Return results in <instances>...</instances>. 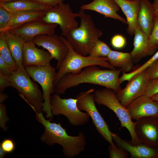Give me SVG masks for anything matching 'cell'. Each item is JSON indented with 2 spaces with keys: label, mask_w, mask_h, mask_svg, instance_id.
<instances>
[{
  "label": "cell",
  "mask_w": 158,
  "mask_h": 158,
  "mask_svg": "<svg viewBox=\"0 0 158 158\" xmlns=\"http://www.w3.org/2000/svg\"><path fill=\"white\" fill-rule=\"evenodd\" d=\"M122 71L121 68L102 70L97 65L89 66L78 73L64 75L55 85L54 92L63 94L69 88L87 83L104 86L117 93L121 90L119 76Z\"/></svg>",
  "instance_id": "6da1fadb"
},
{
  "label": "cell",
  "mask_w": 158,
  "mask_h": 158,
  "mask_svg": "<svg viewBox=\"0 0 158 158\" xmlns=\"http://www.w3.org/2000/svg\"><path fill=\"white\" fill-rule=\"evenodd\" d=\"M35 113L36 119L45 129L40 138L42 142L49 146L56 143L61 145L64 156L68 158H74L85 150L86 138L83 133L80 132L76 136L69 135L60 122H51L45 119L42 112Z\"/></svg>",
  "instance_id": "7a4b0ae2"
},
{
  "label": "cell",
  "mask_w": 158,
  "mask_h": 158,
  "mask_svg": "<svg viewBox=\"0 0 158 158\" xmlns=\"http://www.w3.org/2000/svg\"><path fill=\"white\" fill-rule=\"evenodd\" d=\"M78 13L80 19L79 26L71 31L65 37L75 51L87 56L102 32L95 26L91 15L81 9Z\"/></svg>",
  "instance_id": "3957f363"
},
{
  "label": "cell",
  "mask_w": 158,
  "mask_h": 158,
  "mask_svg": "<svg viewBox=\"0 0 158 158\" xmlns=\"http://www.w3.org/2000/svg\"><path fill=\"white\" fill-rule=\"evenodd\" d=\"M60 36L67 46L68 51L66 57L61 61L58 67V71L54 80V85L65 75L70 73H78L83 68L89 66L98 65L108 69H115L110 64L107 57L95 58L81 55L74 50L66 38L62 36Z\"/></svg>",
  "instance_id": "277c9868"
},
{
  "label": "cell",
  "mask_w": 158,
  "mask_h": 158,
  "mask_svg": "<svg viewBox=\"0 0 158 158\" xmlns=\"http://www.w3.org/2000/svg\"><path fill=\"white\" fill-rule=\"evenodd\" d=\"M11 87L20 93V95L35 112H43L44 101L42 93L37 84L33 82L25 67L18 68L10 77H6Z\"/></svg>",
  "instance_id": "5b68a950"
},
{
  "label": "cell",
  "mask_w": 158,
  "mask_h": 158,
  "mask_svg": "<svg viewBox=\"0 0 158 158\" xmlns=\"http://www.w3.org/2000/svg\"><path fill=\"white\" fill-rule=\"evenodd\" d=\"M95 102L99 105L106 106L113 111L120 120L121 126L126 128L129 132L131 140L128 141L131 144L136 145L142 143L137 137L135 131L136 122L132 121L126 107L122 105L112 90L106 88L94 92Z\"/></svg>",
  "instance_id": "8992f818"
},
{
  "label": "cell",
  "mask_w": 158,
  "mask_h": 158,
  "mask_svg": "<svg viewBox=\"0 0 158 158\" xmlns=\"http://www.w3.org/2000/svg\"><path fill=\"white\" fill-rule=\"evenodd\" d=\"M25 68L34 80L41 85L42 90L44 101L43 111L47 118L53 119L51 108V95L54 92V80L56 74L55 68L51 65L47 66H26Z\"/></svg>",
  "instance_id": "52a82bcc"
},
{
  "label": "cell",
  "mask_w": 158,
  "mask_h": 158,
  "mask_svg": "<svg viewBox=\"0 0 158 158\" xmlns=\"http://www.w3.org/2000/svg\"><path fill=\"white\" fill-rule=\"evenodd\" d=\"M94 89L80 92L76 98L79 109L84 111L91 118L92 123L99 133L110 144L115 145L112 137V132L103 117L99 112L95 104Z\"/></svg>",
  "instance_id": "ba28073f"
},
{
  "label": "cell",
  "mask_w": 158,
  "mask_h": 158,
  "mask_svg": "<svg viewBox=\"0 0 158 158\" xmlns=\"http://www.w3.org/2000/svg\"><path fill=\"white\" fill-rule=\"evenodd\" d=\"M77 101L76 98L62 99L59 95L54 93L51 96L50 100L52 115L64 116L73 126L84 125L88 122L90 116L87 112H83L79 109Z\"/></svg>",
  "instance_id": "9c48e42d"
},
{
  "label": "cell",
  "mask_w": 158,
  "mask_h": 158,
  "mask_svg": "<svg viewBox=\"0 0 158 158\" xmlns=\"http://www.w3.org/2000/svg\"><path fill=\"white\" fill-rule=\"evenodd\" d=\"M79 17L78 13H73L69 4L62 3L46 11L42 20L47 23L59 25L61 35L65 37L79 26L76 20Z\"/></svg>",
  "instance_id": "30bf717a"
},
{
  "label": "cell",
  "mask_w": 158,
  "mask_h": 158,
  "mask_svg": "<svg viewBox=\"0 0 158 158\" xmlns=\"http://www.w3.org/2000/svg\"><path fill=\"white\" fill-rule=\"evenodd\" d=\"M149 80L147 69L133 76L124 88L116 93L122 105L126 107L134 100L144 95Z\"/></svg>",
  "instance_id": "8fae6325"
},
{
  "label": "cell",
  "mask_w": 158,
  "mask_h": 158,
  "mask_svg": "<svg viewBox=\"0 0 158 158\" xmlns=\"http://www.w3.org/2000/svg\"><path fill=\"white\" fill-rule=\"evenodd\" d=\"M135 131L142 143L158 148V118L149 116L136 120Z\"/></svg>",
  "instance_id": "7c38bea8"
},
{
  "label": "cell",
  "mask_w": 158,
  "mask_h": 158,
  "mask_svg": "<svg viewBox=\"0 0 158 158\" xmlns=\"http://www.w3.org/2000/svg\"><path fill=\"white\" fill-rule=\"evenodd\" d=\"M33 41L35 44L46 49L53 58L57 61L56 68L58 69L68 51L67 46L60 36L55 34L42 35L35 37Z\"/></svg>",
  "instance_id": "4fadbf2b"
},
{
  "label": "cell",
  "mask_w": 158,
  "mask_h": 158,
  "mask_svg": "<svg viewBox=\"0 0 158 158\" xmlns=\"http://www.w3.org/2000/svg\"><path fill=\"white\" fill-rule=\"evenodd\" d=\"M57 25L49 24L42 20L23 24L8 31L22 37L26 42L32 41L36 37L42 35L54 34Z\"/></svg>",
  "instance_id": "5bb4252c"
},
{
  "label": "cell",
  "mask_w": 158,
  "mask_h": 158,
  "mask_svg": "<svg viewBox=\"0 0 158 158\" xmlns=\"http://www.w3.org/2000/svg\"><path fill=\"white\" fill-rule=\"evenodd\" d=\"M132 119L152 116L158 118V102L143 95L134 100L126 107Z\"/></svg>",
  "instance_id": "9a60e30c"
},
{
  "label": "cell",
  "mask_w": 158,
  "mask_h": 158,
  "mask_svg": "<svg viewBox=\"0 0 158 158\" xmlns=\"http://www.w3.org/2000/svg\"><path fill=\"white\" fill-rule=\"evenodd\" d=\"M33 41L25 42L23 49V66H47L53 59L48 51L37 47Z\"/></svg>",
  "instance_id": "2e32d148"
},
{
  "label": "cell",
  "mask_w": 158,
  "mask_h": 158,
  "mask_svg": "<svg viewBox=\"0 0 158 158\" xmlns=\"http://www.w3.org/2000/svg\"><path fill=\"white\" fill-rule=\"evenodd\" d=\"M112 137L117 146L127 151L131 158H158V148L152 147L142 143L132 145L128 141L121 139L117 134L113 133Z\"/></svg>",
  "instance_id": "e0dca14e"
},
{
  "label": "cell",
  "mask_w": 158,
  "mask_h": 158,
  "mask_svg": "<svg viewBox=\"0 0 158 158\" xmlns=\"http://www.w3.org/2000/svg\"><path fill=\"white\" fill-rule=\"evenodd\" d=\"M81 9L96 11L104 16L118 20L127 24L126 19L117 13L120 8L114 0H93L91 2L81 6Z\"/></svg>",
  "instance_id": "ac0fdd59"
},
{
  "label": "cell",
  "mask_w": 158,
  "mask_h": 158,
  "mask_svg": "<svg viewBox=\"0 0 158 158\" xmlns=\"http://www.w3.org/2000/svg\"><path fill=\"white\" fill-rule=\"evenodd\" d=\"M134 35V48L130 52L134 62H137L142 58L152 55L155 53L157 49L151 44L149 36L140 28L136 29Z\"/></svg>",
  "instance_id": "d6986e66"
},
{
  "label": "cell",
  "mask_w": 158,
  "mask_h": 158,
  "mask_svg": "<svg viewBox=\"0 0 158 158\" xmlns=\"http://www.w3.org/2000/svg\"><path fill=\"white\" fill-rule=\"evenodd\" d=\"M125 16L128 26L127 32L130 35H134L137 29L140 28L138 22V16L140 6V0H114Z\"/></svg>",
  "instance_id": "ffe728a7"
},
{
  "label": "cell",
  "mask_w": 158,
  "mask_h": 158,
  "mask_svg": "<svg viewBox=\"0 0 158 158\" xmlns=\"http://www.w3.org/2000/svg\"><path fill=\"white\" fill-rule=\"evenodd\" d=\"M138 22L142 31L149 36L153 27L156 16L153 3L148 0H140Z\"/></svg>",
  "instance_id": "44dd1931"
},
{
  "label": "cell",
  "mask_w": 158,
  "mask_h": 158,
  "mask_svg": "<svg viewBox=\"0 0 158 158\" xmlns=\"http://www.w3.org/2000/svg\"><path fill=\"white\" fill-rule=\"evenodd\" d=\"M0 6L12 13L23 12L47 11L52 7L40 4L31 0H16L0 3Z\"/></svg>",
  "instance_id": "7402d4cb"
},
{
  "label": "cell",
  "mask_w": 158,
  "mask_h": 158,
  "mask_svg": "<svg viewBox=\"0 0 158 158\" xmlns=\"http://www.w3.org/2000/svg\"><path fill=\"white\" fill-rule=\"evenodd\" d=\"M4 32L9 48L18 68L24 67L23 49L25 40L21 37L8 31Z\"/></svg>",
  "instance_id": "603a6c76"
},
{
  "label": "cell",
  "mask_w": 158,
  "mask_h": 158,
  "mask_svg": "<svg viewBox=\"0 0 158 158\" xmlns=\"http://www.w3.org/2000/svg\"><path fill=\"white\" fill-rule=\"evenodd\" d=\"M46 11H30L17 12L12 13L9 24L3 32L14 29L27 23L42 20Z\"/></svg>",
  "instance_id": "cb8c5ba5"
},
{
  "label": "cell",
  "mask_w": 158,
  "mask_h": 158,
  "mask_svg": "<svg viewBox=\"0 0 158 158\" xmlns=\"http://www.w3.org/2000/svg\"><path fill=\"white\" fill-rule=\"evenodd\" d=\"M107 57L112 66L114 68L119 67L123 72H130L133 67L134 61L130 53L123 52L111 50Z\"/></svg>",
  "instance_id": "d4e9b609"
},
{
  "label": "cell",
  "mask_w": 158,
  "mask_h": 158,
  "mask_svg": "<svg viewBox=\"0 0 158 158\" xmlns=\"http://www.w3.org/2000/svg\"><path fill=\"white\" fill-rule=\"evenodd\" d=\"M0 57L13 72L18 70V68L9 48L4 32H0Z\"/></svg>",
  "instance_id": "484cf974"
},
{
  "label": "cell",
  "mask_w": 158,
  "mask_h": 158,
  "mask_svg": "<svg viewBox=\"0 0 158 158\" xmlns=\"http://www.w3.org/2000/svg\"><path fill=\"white\" fill-rule=\"evenodd\" d=\"M111 50L106 43L98 39L94 43L88 56L95 58L107 57Z\"/></svg>",
  "instance_id": "4316f807"
},
{
  "label": "cell",
  "mask_w": 158,
  "mask_h": 158,
  "mask_svg": "<svg viewBox=\"0 0 158 158\" xmlns=\"http://www.w3.org/2000/svg\"><path fill=\"white\" fill-rule=\"evenodd\" d=\"M158 59V51L154 54V55L150 59L137 69L128 73L123 72L122 75L119 78V82L120 84L126 80L128 81L136 74L146 69Z\"/></svg>",
  "instance_id": "83f0119b"
},
{
  "label": "cell",
  "mask_w": 158,
  "mask_h": 158,
  "mask_svg": "<svg viewBox=\"0 0 158 158\" xmlns=\"http://www.w3.org/2000/svg\"><path fill=\"white\" fill-rule=\"evenodd\" d=\"M110 158H127L128 153L123 148L110 144L108 148Z\"/></svg>",
  "instance_id": "f1b7e54d"
},
{
  "label": "cell",
  "mask_w": 158,
  "mask_h": 158,
  "mask_svg": "<svg viewBox=\"0 0 158 158\" xmlns=\"http://www.w3.org/2000/svg\"><path fill=\"white\" fill-rule=\"evenodd\" d=\"M13 14L0 6V32H3L7 26L12 18Z\"/></svg>",
  "instance_id": "f546056e"
},
{
  "label": "cell",
  "mask_w": 158,
  "mask_h": 158,
  "mask_svg": "<svg viewBox=\"0 0 158 158\" xmlns=\"http://www.w3.org/2000/svg\"><path fill=\"white\" fill-rule=\"evenodd\" d=\"M158 93V78L149 80L144 95L151 97Z\"/></svg>",
  "instance_id": "4dcf8cb0"
},
{
  "label": "cell",
  "mask_w": 158,
  "mask_h": 158,
  "mask_svg": "<svg viewBox=\"0 0 158 158\" xmlns=\"http://www.w3.org/2000/svg\"><path fill=\"white\" fill-rule=\"evenodd\" d=\"M149 39L151 44L158 49V18L156 16L154 25Z\"/></svg>",
  "instance_id": "1f68e13d"
},
{
  "label": "cell",
  "mask_w": 158,
  "mask_h": 158,
  "mask_svg": "<svg viewBox=\"0 0 158 158\" xmlns=\"http://www.w3.org/2000/svg\"><path fill=\"white\" fill-rule=\"evenodd\" d=\"M9 120L7 114L6 106L3 103H0V126L5 131H6L8 130L6 123Z\"/></svg>",
  "instance_id": "d6a6232c"
},
{
  "label": "cell",
  "mask_w": 158,
  "mask_h": 158,
  "mask_svg": "<svg viewBox=\"0 0 158 158\" xmlns=\"http://www.w3.org/2000/svg\"><path fill=\"white\" fill-rule=\"evenodd\" d=\"M126 41L125 38L120 34H116L113 36L111 40L112 46L117 49L123 48L126 44Z\"/></svg>",
  "instance_id": "836d02e7"
},
{
  "label": "cell",
  "mask_w": 158,
  "mask_h": 158,
  "mask_svg": "<svg viewBox=\"0 0 158 158\" xmlns=\"http://www.w3.org/2000/svg\"><path fill=\"white\" fill-rule=\"evenodd\" d=\"M147 75L149 80L158 78V59L147 69Z\"/></svg>",
  "instance_id": "e575fe53"
},
{
  "label": "cell",
  "mask_w": 158,
  "mask_h": 158,
  "mask_svg": "<svg viewBox=\"0 0 158 158\" xmlns=\"http://www.w3.org/2000/svg\"><path fill=\"white\" fill-rule=\"evenodd\" d=\"M0 146L7 153L13 152L16 148L13 140L9 138L4 140L0 143Z\"/></svg>",
  "instance_id": "d590c367"
},
{
  "label": "cell",
  "mask_w": 158,
  "mask_h": 158,
  "mask_svg": "<svg viewBox=\"0 0 158 158\" xmlns=\"http://www.w3.org/2000/svg\"><path fill=\"white\" fill-rule=\"evenodd\" d=\"M13 72L8 65L0 57V73L9 77L11 76Z\"/></svg>",
  "instance_id": "8d00e7d4"
},
{
  "label": "cell",
  "mask_w": 158,
  "mask_h": 158,
  "mask_svg": "<svg viewBox=\"0 0 158 158\" xmlns=\"http://www.w3.org/2000/svg\"><path fill=\"white\" fill-rule=\"evenodd\" d=\"M38 4L53 7L63 3L64 0H31Z\"/></svg>",
  "instance_id": "74e56055"
},
{
  "label": "cell",
  "mask_w": 158,
  "mask_h": 158,
  "mask_svg": "<svg viewBox=\"0 0 158 158\" xmlns=\"http://www.w3.org/2000/svg\"><path fill=\"white\" fill-rule=\"evenodd\" d=\"M11 87V84L6 76L0 73V92H3L7 87Z\"/></svg>",
  "instance_id": "f35d334b"
},
{
  "label": "cell",
  "mask_w": 158,
  "mask_h": 158,
  "mask_svg": "<svg viewBox=\"0 0 158 158\" xmlns=\"http://www.w3.org/2000/svg\"><path fill=\"white\" fill-rule=\"evenodd\" d=\"M153 4L155 16L158 18V0H154Z\"/></svg>",
  "instance_id": "ab89813d"
},
{
  "label": "cell",
  "mask_w": 158,
  "mask_h": 158,
  "mask_svg": "<svg viewBox=\"0 0 158 158\" xmlns=\"http://www.w3.org/2000/svg\"><path fill=\"white\" fill-rule=\"evenodd\" d=\"M8 95L3 92H0V103H3L8 98Z\"/></svg>",
  "instance_id": "60d3db41"
},
{
  "label": "cell",
  "mask_w": 158,
  "mask_h": 158,
  "mask_svg": "<svg viewBox=\"0 0 158 158\" xmlns=\"http://www.w3.org/2000/svg\"><path fill=\"white\" fill-rule=\"evenodd\" d=\"M7 153L0 146V158H4Z\"/></svg>",
  "instance_id": "b9f144b4"
},
{
  "label": "cell",
  "mask_w": 158,
  "mask_h": 158,
  "mask_svg": "<svg viewBox=\"0 0 158 158\" xmlns=\"http://www.w3.org/2000/svg\"><path fill=\"white\" fill-rule=\"evenodd\" d=\"M150 97L153 100L158 102V93Z\"/></svg>",
  "instance_id": "7bdbcfd3"
},
{
  "label": "cell",
  "mask_w": 158,
  "mask_h": 158,
  "mask_svg": "<svg viewBox=\"0 0 158 158\" xmlns=\"http://www.w3.org/2000/svg\"><path fill=\"white\" fill-rule=\"evenodd\" d=\"M16 0H0V3L7 2L13 1Z\"/></svg>",
  "instance_id": "ee69618b"
},
{
  "label": "cell",
  "mask_w": 158,
  "mask_h": 158,
  "mask_svg": "<svg viewBox=\"0 0 158 158\" xmlns=\"http://www.w3.org/2000/svg\"><path fill=\"white\" fill-rule=\"evenodd\" d=\"M128 0L129 1H133L136 0Z\"/></svg>",
  "instance_id": "f6af8a7d"
}]
</instances>
